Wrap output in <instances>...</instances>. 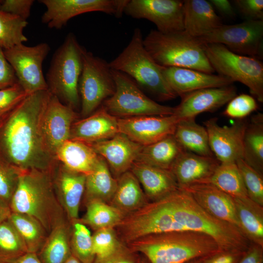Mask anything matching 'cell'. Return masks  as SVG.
I'll return each instance as SVG.
<instances>
[{"label":"cell","mask_w":263,"mask_h":263,"mask_svg":"<svg viewBox=\"0 0 263 263\" xmlns=\"http://www.w3.org/2000/svg\"><path fill=\"white\" fill-rule=\"evenodd\" d=\"M115 230L126 244L151 234L190 231L209 235L223 252L244 253L250 246L239 228L211 216L180 188L124 217Z\"/></svg>","instance_id":"obj_1"},{"label":"cell","mask_w":263,"mask_h":263,"mask_svg":"<svg viewBox=\"0 0 263 263\" xmlns=\"http://www.w3.org/2000/svg\"><path fill=\"white\" fill-rule=\"evenodd\" d=\"M48 90L27 95L0 118V157L21 171L50 170L56 160L45 147L41 131Z\"/></svg>","instance_id":"obj_2"},{"label":"cell","mask_w":263,"mask_h":263,"mask_svg":"<svg viewBox=\"0 0 263 263\" xmlns=\"http://www.w3.org/2000/svg\"><path fill=\"white\" fill-rule=\"evenodd\" d=\"M126 245L150 263H186L223 252L209 235L190 231L151 234Z\"/></svg>","instance_id":"obj_3"},{"label":"cell","mask_w":263,"mask_h":263,"mask_svg":"<svg viewBox=\"0 0 263 263\" xmlns=\"http://www.w3.org/2000/svg\"><path fill=\"white\" fill-rule=\"evenodd\" d=\"M9 206L12 212L36 219L48 234L59 225L69 222L56 195L50 170L22 171Z\"/></svg>","instance_id":"obj_4"},{"label":"cell","mask_w":263,"mask_h":263,"mask_svg":"<svg viewBox=\"0 0 263 263\" xmlns=\"http://www.w3.org/2000/svg\"><path fill=\"white\" fill-rule=\"evenodd\" d=\"M139 28H135L131 40L119 55L109 63L112 70L123 73L159 101H168L177 95L163 74L165 67L158 64L145 48Z\"/></svg>","instance_id":"obj_5"},{"label":"cell","mask_w":263,"mask_h":263,"mask_svg":"<svg viewBox=\"0 0 263 263\" xmlns=\"http://www.w3.org/2000/svg\"><path fill=\"white\" fill-rule=\"evenodd\" d=\"M143 43L153 59L164 67H181L213 74L204 45L184 31L163 33L151 30Z\"/></svg>","instance_id":"obj_6"},{"label":"cell","mask_w":263,"mask_h":263,"mask_svg":"<svg viewBox=\"0 0 263 263\" xmlns=\"http://www.w3.org/2000/svg\"><path fill=\"white\" fill-rule=\"evenodd\" d=\"M85 50L75 36L69 33L55 52L46 75L49 92L74 110L80 105L78 82Z\"/></svg>","instance_id":"obj_7"},{"label":"cell","mask_w":263,"mask_h":263,"mask_svg":"<svg viewBox=\"0 0 263 263\" xmlns=\"http://www.w3.org/2000/svg\"><path fill=\"white\" fill-rule=\"evenodd\" d=\"M203 45L215 72L244 85L256 100L263 102V63L260 60L233 53L221 44Z\"/></svg>","instance_id":"obj_8"},{"label":"cell","mask_w":263,"mask_h":263,"mask_svg":"<svg viewBox=\"0 0 263 263\" xmlns=\"http://www.w3.org/2000/svg\"><path fill=\"white\" fill-rule=\"evenodd\" d=\"M112 72L115 91L102 106L109 113L117 118L174 114V107L160 104L148 97L130 76L115 70Z\"/></svg>","instance_id":"obj_9"},{"label":"cell","mask_w":263,"mask_h":263,"mask_svg":"<svg viewBox=\"0 0 263 263\" xmlns=\"http://www.w3.org/2000/svg\"><path fill=\"white\" fill-rule=\"evenodd\" d=\"M81 114L86 117L115 91V83L109 63L85 50L78 82Z\"/></svg>","instance_id":"obj_10"},{"label":"cell","mask_w":263,"mask_h":263,"mask_svg":"<svg viewBox=\"0 0 263 263\" xmlns=\"http://www.w3.org/2000/svg\"><path fill=\"white\" fill-rule=\"evenodd\" d=\"M197 38L202 44H221L236 54L263 59V20H246L234 24H222Z\"/></svg>","instance_id":"obj_11"},{"label":"cell","mask_w":263,"mask_h":263,"mask_svg":"<svg viewBox=\"0 0 263 263\" xmlns=\"http://www.w3.org/2000/svg\"><path fill=\"white\" fill-rule=\"evenodd\" d=\"M3 51L19 83L28 95L48 90L42 63L50 51L48 44L42 42L27 46L22 43Z\"/></svg>","instance_id":"obj_12"},{"label":"cell","mask_w":263,"mask_h":263,"mask_svg":"<svg viewBox=\"0 0 263 263\" xmlns=\"http://www.w3.org/2000/svg\"><path fill=\"white\" fill-rule=\"evenodd\" d=\"M129 0H40L46 10L41 21L50 28L61 29L72 18L88 12H101L120 18Z\"/></svg>","instance_id":"obj_13"},{"label":"cell","mask_w":263,"mask_h":263,"mask_svg":"<svg viewBox=\"0 0 263 263\" xmlns=\"http://www.w3.org/2000/svg\"><path fill=\"white\" fill-rule=\"evenodd\" d=\"M184 1L180 0H129L124 13L153 22L163 33L184 31Z\"/></svg>","instance_id":"obj_14"},{"label":"cell","mask_w":263,"mask_h":263,"mask_svg":"<svg viewBox=\"0 0 263 263\" xmlns=\"http://www.w3.org/2000/svg\"><path fill=\"white\" fill-rule=\"evenodd\" d=\"M209 144L214 157L220 163H235L243 159V141L247 122L237 119L230 126H221L216 117L204 122Z\"/></svg>","instance_id":"obj_15"},{"label":"cell","mask_w":263,"mask_h":263,"mask_svg":"<svg viewBox=\"0 0 263 263\" xmlns=\"http://www.w3.org/2000/svg\"><path fill=\"white\" fill-rule=\"evenodd\" d=\"M77 116L74 110L51 94L42 116L41 131L46 149L55 159L57 149L70 139Z\"/></svg>","instance_id":"obj_16"},{"label":"cell","mask_w":263,"mask_h":263,"mask_svg":"<svg viewBox=\"0 0 263 263\" xmlns=\"http://www.w3.org/2000/svg\"><path fill=\"white\" fill-rule=\"evenodd\" d=\"M179 121L173 114L118 118V130L132 141L145 146L173 135Z\"/></svg>","instance_id":"obj_17"},{"label":"cell","mask_w":263,"mask_h":263,"mask_svg":"<svg viewBox=\"0 0 263 263\" xmlns=\"http://www.w3.org/2000/svg\"><path fill=\"white\" fill-rule=\"evenodd\" d=\"M50 173L56 195L69 222L78 219L86 175L70 170L56 160Z\"/></svg>","instance_id":"obj_18"},{"label":"cell","mask_w":263,"mask_h":263,"mask_svg":"<svg viewBox=\"0 0 263 263\" xmlns=\"http://www.w3.org/2000/svg\"><path fill=\"white\" fill-rule=\"evenodd\" d=\"M236 95V89L232 84L193 91L181 97L173 115L179 120L195 118L201 113L215 111Z\"/></svg>","instance_id":"obj_19"},{"label":"cell","mask_w":263,"mask_h":263,"mask_svg":"<svg viewBox=\"0 0 263 263\" xmlns=\"http://www.w3.org/2000/svg\"><path fill=\"white\" fill-rule=\"evenodd\" d=\"M88 144L105 160L116 179L130 170L143 147L120 132L107 140Z\"/></svg>","instance_id":"obj_20"},{"label":"cell","mask_w":263,"mask_h":263,"mask_svg":"<svg viewBox=\"0 0 263 263\" xmlns=\"http://www.w3.org/2000/svg\"><path fill=\"white\" fill-rule=\"evenodd\" d=\"M181 188L188 192L211 216L241 230L234 201L230 196L209 183L196 184Z\"/></svg>","instance_id":"obj_21"},{"label":"cell","mask_w":263,"mask_h":263,"mask_svg":"<svg viewBox=\"0 0 263 263\" xmlns=\"http://www.w3.org/2000/svg\"><path fill=\"white\" fill-rule=\"evenodd\" d=\"M163 74L167 82L181 97L197 90L220 87L232 84L229 78L194 69L181 67H165Z\"/></svg>","instance_id":"obj_22"},{"label":"cell","mask_w":263,"mask_h":263,"mask_svg":"<svg viewBox=\"0 0 263 263\" xmlns=\"http://www.w3.org/2000/svg\"><path fill=\"white\" fill-rule=\"evenodd\" d=\"M215 157H207L184 150L173 164L171 171L178 186L206 183L220 164Z\"/></svg>","instance_id":"obj_23"},{"label":"cell","mask_w":263,"mask_h":263,"mask_svg":"<svg viewBox=\"0 0 263 263\" xmlns=\"http://www.w3.org/2000/svg\"><path fill=\"white\" fill-rule=\"evenodd\" d=\"M119 132L118 118L104 107L72 124L70 139L92 144L109 139Z\"/></svg>","instance_id":"obj_24"},{"label":"cell","mask_w":263,"mask_h":263,"mask_svg":"<svg viewBox=\"0 0 263 263\" xmlns=\"http://www.w3.org/2000/svg\"><path fill=\"white\" fill-rule=\"evenodd\" d=\"M130 170L138 180L149 202L158 200L179 188L170 170L135 161Z\"/></svg>","instance_id":"obj_25"},{"label":"cell","mask_w":263,"mask_h":263,"mask_svg":"<svg viewBox=\"0 0 263 263\" xmlns=\"http://www.w3.org/2000/svg\"><path fill=\"white\" fill-rule=\"evenodd\" d=\"M184 1V31L194 38L208 34L223 24L209 1L185 0Z\"/></svg>","instance_id":"obj_26"},{"label":"cell","mask_w":263,"mask_h":263,"mask_svg":"<svg viewBox=\"0 0 263 263\" xmlns=\"http://www.w3.org/2000/svg\"><path fill=\"white\" fill-rule=\"evenodd\" d=\"M100 156L89 144L71 139L57 149L55 159L73 171L88 175L92 172Z\"/></svg>","instance_id":"obj_27"},{"label":"cell","mask_w":263,"mask_h":263,"mask_svg":"<svg viewBox=\"0 0 263 263\" xmlns=\"http://www.w3.org/2000/svg\"><path fill=\"white\" fill-rule=\"evenodd\" d=\"M117 180L116 190L109 204L124 217L149 202L138 180L130 170L123 173Z\"/></svg>","instance_id":"obj_28"},{"label":"cell","mask_w":263,"mask_h":263,"mask_svg":"<svg viewBox=\"0 0 263 263\" xmlns=\"http://www.w3.org/2000/svg\"><path fill=\"white\" fill-rule=\"evenodd\" d=\"M117 180L101 157L91 173L86 175L84 194L85 203L99 200L109 204L117 187Z\"/></svg>","instance_id":"obj_29"},{"label":"cell","mask_w":263,"mask_h":263,"mask_svg":"<svg viewBox=\"0 0 263 263\" xmlns=\"http://www.w3.org/2000/svg\"><path fill=\"white\" fill-rule=\"evenodd\" d=\"M173 135L185 150L202 156L214 157L210 149L207 131L195 118L178 121Z\"/></svg>","instance_id":"obj_30"},{"label":"cell","mask_w":263,"mask_h":263,"mask_svg":"<svg viewBox=\"0 0 263 263\" xmlns=\"http://www.w3.org/2000/svg\"><path fill=\"white\" fill-rule=\"evenodd\" d=\"M184 150L173 134L170 135L154 143L143 146L136 161L170 170Z\"/></svg>","instance_id":"obj_31"},{"label":"cell","mask_w":263,"mask_h":263,"mask_svg":"<svg viewBox=\"0 0 263 263\" xmlns=\"http://www.w3.org/2000/svg\"><path fill=\"white\" fill-rule=\"evenodd\" d=\"M233 199L241 230L249 241L263 247V207L251 199Z\"/></svg>","instance_id":"obj_32"},{"label":"cell","mask_w":263,"mask_h":263,"mask_svg":"<svg viewBox=\"0 0 263 263\" xmlns=\"http://www.w3.org/2000/svg\"><path fill=\"white\" fill-rule=\"evenodd\" d=\"M243 160L260 173H263V114L253 115L245 130Z\"/></svg>","instance_id":"obj_33"},{"label":"cell","mask_w":263,"mask_h":263,"mask_svg":"<svg viewBox=\"0 0 263 263\" xmlns=\"http://www.w3.org/2000/svg\"><path fill=\"white\" fill-rule=\"evenodd\" d=\"M69 222L59 225L51 231L37 253L43 263H64L66 262L72 255Z\"/></svg>","instance_id":"obj_34"},{"label":"cell","mask_w":263,"mask_h":263,"mask_svg":"<svg viewBox=\"0 0 263 263\" xmlns=\"http://www.w3.org/2000/svg\"><path fill=\"white\" fill-rule=\"evenodd\" d=\"M206 183L213 185L233 198L250 199L236 163H220Z\"/></svg>","instance_id":"obj_35"},{"label":"cell","mask_w":263,"mask_h":263,"mask_svg":"<svg viewBox=\"0 0 263 263\" xmlns=\"http://www.w3.org/2000/svg\"><path fill=\"white\" fill-rule=\"evenodd\" d=\"M8 220L20 236L28 252L38 253L48 236L42 225L34 218L20 213L12 212Z\"/></svg>","instance_id":"obj_36"},{"label":"cell","mask_w":263,"mask_h":263,"mask_svg":"<svg viewBox=\"0 0 263 263\" xmlns=\"http://www.w3.org/2000/svg\"><path fill=\"white\" fill-rule=\"evenodd\" d=\"M85 204L86 211L79 220L94 231L107 228H115L124 218L118 210L108 203L91 200Z\"/></svg>","instance_id":"obj_37"},{"label":"cell","mask_w":263,"mask_h":263,"mask_svg":"<svg viewBox=\"0 0 263 263\" xmlns=\"http://www.w3.org/2000/svg\"><path fill=\"white\" fill-rule=\"evenodd\" d=\"M70 248L72 254L82 263H93L94 252L92 235L79 219L71 223Z\"/></svg>","instance_id":"obj_38"},{"label":"cell","mask_w":263,"mask_h":263,"mask_svg":"<svg viewBox=\"0 0 263 263\" xmlns=\"http://www.w3.org/2000/svg\"><path fill=\"white\" fill-rule=\"evenodd\" d=\"M27 252L23 241L10 222L0 224V263H11Z\"/></svg>","instance_id":"obj_39"},{"label":"cell","mask_w":263,"mask_h":263,"mask_svg":"<svg viewBox=\"0 0 263 263\" xmlns=\"http://www.w3.org/2000/svg\"><path fill=\"white\" fill-rule=\"evenodd\" d=\"M27 24V20L0 10V46L7 50L27 41L23 30Z\"/></svg>","instance_id":"obj_40"},{"label":"cell","mask_w":263,"mask_h":263,"mask_svg":"<svg viewBox=\"0 0 263 263\" xmlns=\"http://www.w3.org/2000/svg\"><path fill=\"white\" fill-rule=\"evenodd\" d=\"M236 164L242 176L248 195L250 199L263 207V177L243 159L238 160Z\"/></svg>","instance_id":"obj_41"},{"label":"cell","mask_w":263,"mask_h":263,"mask_svg":"<svg viewBox=\"0 0 263 263\" xmlns=\"http://www.w3.org/2000/svg\"><path fill=\"white\" fill-rule=\"evenodd\" d=\"M94 252L95 257L107 256L116 250L123 243L114 228L107 227L95 231L92 235Z\"/></svg>","instance_id":"obj_42"},{"label":"cell","mask_w":263,"mask_h":263,"mask_svg":"<svg viewBox=\"0 0 263 263\" xmlns=\"http://www.w3.org/2000/svg\"><path fill=\"white\" fill-rule=\"evenodd\" d=\"M21 171L0 157V198L9 205Z\"/></svg>","instance_id":"obj_43"},{"label":"cell","mask_w":263,"mask_h":263,"mask_svg":"<svg viewBox=\"0 0 263 263\" xmlns=\"http://www.w3.org/2000/svg\"><path fill=\"white\" fill-rule=\"evenodd\" d=\"M257 101L252 95L241 94L236 95L228 103L223 115L233 119H242L256 111Z\"/></svg>","instance_id":"obj_44"},{"label":"cell","mask_w":263,"mask_h":263,"mask_svg":"<svg viewBox=\"0 0 263 263\" xmlns=\"http://www.w3.org/2000/svg\"><path fill=\"white\" fill-rule=\"evenodd\" d=\"M27 95L19 83L0 89V118L12 110Z\"/></svg>","instance_id":"obj_45"},{"label":"cell","mask_w":263,"mask_h":263,"mask_svg":"<svg viewBox=\"0 0 263 263\" xmlns=\"http://www.w3.org/2000/svg\"><path fill=\"white\" fill-rule=\"evenodd\" d=\"M136 252L123 243L113 253L102 257H95L93 263H138Z\"/></svg>","instance_id":"obj_46"},{"label":"cell","mask_w":263,"mask_h":263,"mask_svg":"<svg viewBox=\"0 0 263 263\" xmlns=\"http://www.w3.org/2000/svg\"><path fill=\"white\" fill-rule=\"evenodd\" d=\"M34 2L33 0H0V10L27 20L30 15Z\"/></svg>","instance_id":"obj_47"},{"label":"cell","mask_w":263,"mask_h":263,"mask_svg":"<svg viewBox=\"0 0 263 263\" xmlns=\"http://www.w3.org/2000/svg\"><path fill=\"white\" fill-rule=\"evenodd\" d=\"M233 2L246 20H263V0H235Z\"/></svg>","instance_id":"obj_48"},{"label":"cell","mask_w":263,"mask_h":263,"mask_svg":"<svg viewBox=\"0 0 263 263\" xmlns=\"http://www.w3.org/2000/svg\"><path fill=\"white\" fill-rule=\"evenodd\" d=\"M19 83L14 69L6 59L3 49L0 46V89Z\"/></svg>","instance_id":"obj_49"},{"label":"cell","mask_w":263,"mask_h":263,"mask_svg":"<svg viewBox=\"0 0 263 263\" xmlns=\"http://www.w3.org/2000/svg\"><path fill=\"white\" fill-rule=\"evenodd\" d=\"M245 253L222 252L204 259L203 263H237Z\"/></svg>","instance_id":"obj_50"},{"label":"cell","mask_w":263,"mask_h":263,"mask_svg":"<svg viewBox=\"0 0 263 263\" xmlns=\"http://www.w3.org/2000/svg\"><path fill=\"white\" fill-rule=\"evenodd\" d=\"M263 247L255 244L250 245L237 263H263Z\"/></svg>","instance_id":"obj_51"},{"label":"cell","mask_w":263,"mask_h":263,"mask_svg":"<svg viewBox=\"0 0 263 263\" xmlns=\"http://www.w3.org/2000/svg\"><path fill=\"white\" fill-rule=\"evenodd\" d=\"M209 2L222 14L229 17H233L235 13L230 1L227 0H210Z\"/></svg>","instance_id":"obj_52"},{"label":"cell","mask_w":263,"mask_h":263,"mask_svg":"<svg viewBox=\"0 0 263 263\" xmlns=\"http://www.w3.org/2000/svg\"><path fill=\"white\" fill-rule=\"evenodd\" d=\"M11 263H43L36 253L27 252Z\"/></svg>","instance_id":"obj_53"},{"label":"cell","mask_w":263,"mask_h":263,"mask_svg":"<svg viewBox=\"0 0 263 263\" xmlns=\"http://www.w3.org/2000/svg\"><path fill=\"white\" fill-rule=\"evenodd\" d=\"M11 212L9 205L0 198V224L8 219Z\"/></svg>","instance_id":"obj_54"},{"label":"cell","mask_w":263,"mask_h":263,"mask_svg":"<svg viewBox=\"0 0 263 263\" xmlns=\"http://www.w3.org/2000/svg\"><path fill=\"white\" fill-rule=\"evenodd\" d=\"M64 263H82L72 254L70 257Z\"/></svg>","instance_id":"obj_55"},{"label":"cell","mask_w":263,"mask_h":263,"mask_svg":"<svg viewBox=\"0 0 263 263\" xmlns=\"http://www.w3.org/2000/svg\"><path fill=\"white\" fill-rule=\"evenodd\" d=\"M204 259H198L191 261L186 263H203V260Z\"/></svg>","instance_id":"obj_56"},{"label":"cell","mask_w":263,"mask_h":263,"mask_svg":"<svg viewBox=\"0 0 263 263\" xmlns=\"http://www.w3.org/2000/svg\"><path fill=\"white\" fill-rule=\"evenodd\" d=\"M138 263H144L143 262H139Z\"/></svg>","instance_id":"obj_57"}]
</instances>
